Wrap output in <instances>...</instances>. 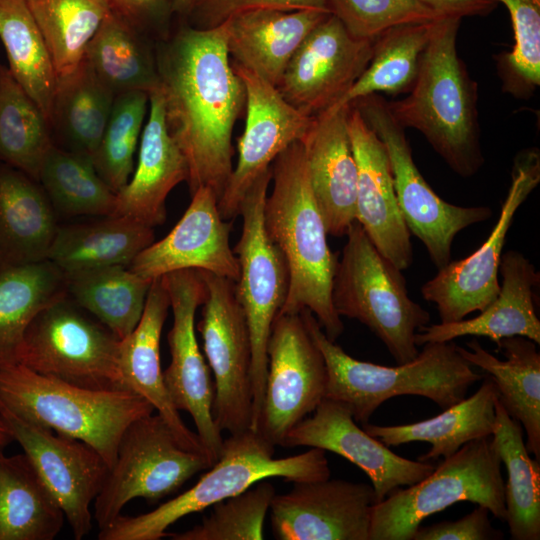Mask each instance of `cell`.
Listing matches in <instances>:
<instances>
[{
	"instance_id": "6da1fadb",
	"label": "cell",
	"mask_w": 540,
	"mask_h": 540,
	"mask_svg": "<svg viewBox=\"0 0 540 540\" xmlns=\"http://www.w3.org/2000/svg\"><path fill=\"white\" fill-rule=\"evenodd\" d=\"M155 55L166 125L187 162L190 194L209 187L220 199L233 171V128L245 108L225 23L184 27Z\"/></svg>"
},
{
	"instance_id": "7a4b0ae2",
	"label": "cell",
	"mask_w": 540,
	"mask_h": 540,
	"mask_svg": "<svg viewBox=\"0 0 540 540\" xmlns=\"http://www.w3.org/2000/svg\"><path fill=\"white\" fill-rule=\"evenodd\" d=\"M271 193L264 205V224L283 253L289 288L279 314L310 310L326 336L336 342L344 324L332 303V284L339 254L333 253L317 206L301 141L271 164Z\"/></svg>"
},
{
	"instance_id": "3957f363",
	"label": "cell",
	"mask_w": 540,
	"mask_h": 540,
	"mask_svg": "<svg viewBox=\"0 0 540 540\" xmlns=\"http://www.w3.org/2000/svg\"><path fill=\"white\" fill-rule=\"evenodd\" d=\"M461 19L434 22L408 95L388 101L395 120L418 130L461 177H471L484 163L477 111V83L457 53Z\"/></svg>"
},
{
	"instance_id": "277c9868",
	"label": "cell",
	"mask_w": 540,
	"mask_h": 540,
	"mask_svg": "<svg viewBox=\"0 0 540 540\" xmlns=\"http://www.w3.org/2000/svg\"><path fill=\"white\" fill-rule=\"evenodd\" d=\"M300 313L325 360V398L346 405L361 424L382 403L399 395L422 396L446 409L464 399L469 388L483 379L453 341L426 343L413 360L383 366L351 357L326 336L310 310Z\"/></svg>"
},
{
	"instance_id": "5b68a950",
	"label": "cell",
	"mask_w": 540,
	"mask_h": 540,
	"mask_svg": "<svg viewBox=\"0 0 540 540\" xmlns=\"http://www.w3.org/2000/svg\"><path fill=\"white\" fill-rule=\"evenodd\" d=\"M275 445L258 431L248 429L224 439L217 461L198 482L156 509L138 515H118L100 529L99 540H159L179 519L238 495L259 481L278 477L289 482L330 478L325 450L274 458Z\"/></svg>"
},
{
	"instance_id": "8992f818",
	"label": "cell",
	"mask_w": 540,
	"mask_h": 540,
	"mask_svg": "<svg viewBox=\"0 0 540 540\" xmlns=\"http://www.w3.org/2000/svg\"><path fill=\"white\" fill-rule=\"evenodd\" d=\"M0 399L20 417L93 447L111 469L125 429L154 407L131 390H92L18 363L0 369Z\"/></svg>"
},
{
	"instance_id": "52a82bcc",
	"label": "cell",
	"mask_w": 540,
	"mask_h": 540,
	"mask_svg": "<svg viewBox=\"0 0 540 540\" xmlns=\"http://www.w3.org/2000/svg\"><path fill=\"white\" fill-rule=\"evenodd\" d=\"M338 258L332 303L341 317L367 326L397 364L419 353L415 334L430 314L408 294L402 271L385 258L358 221H354Z\"/></svg>"
},
{
	"instance_id": "ba28073f",
	"label": "cell",
	"mask_w": 540,
	"mask_h": 540,
	"mask_svg": "<svg viewBox=\"0 0 540 540\" xmlns=\"http://www.w3.org/2000/svg\"><path fill=\"white\" fill-rule=\"evenodd\" d=\"M501 464L492 436L464 444L427 477L373 505L369 540H412L424 519L461 501L485 506L505 522Z\"/></svg>"
},
{
	"instance_id": "9c48e42d",
	"label": "cell",
	"mask_w": 540,
	"mask_h": 540,
	"mask_svg": "<svg viewBox=\"0 0 540 540\" xmlns=\"http://www.w3.org/2000/svg\"><path fill=\"white\" fill-rule=\"evenodd\" d=\"M121 339L67 296L28 325L19 363L46 376L92 390H129L119 366Z\"/></svg>"
},
{
	"instance_id": "30bf717a",
	"label": "cell",
	"mask_w": 540,
	"mask_h": 540,
	"mask_svg": "<svg viewBox=\"0 0 540 540\" xmlns=\"http://www.w3.org/2000/svg\"><path fill=\"white\" fill-rule=\"evenodd\" d=\"M271 166L250 186L240 206L243 225L233 251L239 263L236 297L244 311L252 349L251 429L257 430L267 377V344L274 319L288 294L289 271L279 247L264 224V205Z\"/></svg>"
},
{
	"instance_id": "8fae6325",
	"label": "cell",
	"mask_w": 540,
	"mask_h": 540,
	"mask_svg": "<svg viewBox=\"0 0 540 540\" xmlns=\"http://www.w3.org/2000/svg\"><path fill=\"white\" fill-rule=\"evenodd\" d=\"M212 465L208 456L182 447L161 415L134 420L123 432L116 461L94 500L99 529L120 515L130 500L156 502Z\"/></svg>"
},
{
	"instance_id": "7c38bea8",
	"label": "cell",
	"mask_w": 540,
	"mask_h": 540,
	"mask_svg": "<svg viewBox=\"0 0 540 540\" xmlns=\"http://www.w3.org/2000/svg\"><path fill=\"white\" fill-rule=\"evenodd\" d=\"M384 143L393 176L394 190L404 222L426 247L438 268L451 261L455 236L465 228L492 216L487 206H458L439 197L413 161L405 128L393 117L388 101L371 94L350 103Z\"/></svg>"
},
{
	"instance_id": "4fadbf2b",
	"label": "cell",
	"mask_w": 540,
	"mask_h": 540,
	"mask_svg": "<svg viewBox=\"0 0 540 540\" xmlns=\"http://www.w3.org/2000/svg\"><path fill=\"white\" fill-rule=\"evenodd\" d=\"M206 284L202 317L197 324L203 350L214 375V421L222 431L236 434L251 429L252 349L246 317L235 281L201 271Z\"/></svg>"
},
{
	"instance_id": "5bb4252c",
	"label": "cell",
	"mask_w": 540,
	"mask_h": 540,
	"mask_svg": "<svg viewBox=\"0 0 540 540\" xmlns=\"http://www.w3.org/2000/svg\"><path fill=\"white\" fill-rule=\"evenodd\" d=\"M540 182L537 148L519 152L513 161L511 185L497 223L485 242L464 259L450 261L421 287L422 297L436 305L441 323L465 319L482 311L498 295V272L514 216Z\"/></svg>"
},
{
	"instance_id": "9a60e30c",
	"label": "cell",
	"mask_w": 540,
	"mask_h": 540,
	"mask_svg": "<svg viewBox=\"0 0 540 540\" xmlns=\"http://www.w3.org/2000/svg\"><path fill=\"white\" fill-rule=\"evenodd\" d=\"M327 369L301 313L278 314L267 344V377L257 430L273 445L325 398Z\"/></svg>"
},
{
	"instance_id": "2e32d148",
	"label": "cell",
	"mask_w": 540,
	"mask_h": 540,
	"mask_svg": "<svg viewBox=\"0 0 540 540\" xmlns=\"http://www.w3.org/2000/svg\"><path fill=\"white\" fill-rule=\"evenodd\" d=\"M161 280L173 312L168 332L171 362L163 371L164 384L176 409L191 415L196 433L215 463L224 439L213 418L214 385L195 334V314L205 300L206 284L195 269L174 271Z\"/></svg>"
},
{
	"instance_id": "e0dca14e",
	"label": "cell",
	"mask_w": 540,
	"mask_h": 540,
	"mask_svg": "<svg viewBox=\"0 0 540 540\" xmlns=\"http://www.w3.org/2000/svg\"><path fill=\"white\" fill-rule=\"evenodd\" d=\"M0 418L55 497L74 538L87 536L90 505L109 473L107 462L87 443L20 417L1 399Z\"/></svg>"
},
{
	"instance_id": "ac0fdd59",
	"label": "cell",
	"mask_w": 540,
	"mask_h": 540,
	"mask_svg": "<svg viewBox=\"0 0 540 540\" xmlns=\"http://www.w3.org/2000/svg\"><path fill=\"white\" fill-rule=\"evenodd\" d=\"M231 62L244 85L246 122L237 143V164L218 201L225 220L239 215L250 186L280 153L304 138L315 117L292 106L276 86L232 59Z\"/></svg>"
},
{
	"instance_id": "d6986e66",
	"label": "cell",
	"mask_w": 540,
	"mask_h": 540,
	"mask_svg": "<svg viewBox=\"0 0 540 540\" xmlns=\"http://www.w3.org/2000/svg\"><path fill=\"white\" fill-rule=\"evenodd\" d=\"M375 40L352 36L331 13L304 39L277 88L308 116L337 104L368 66Z\"/></svg>"
},
{
	"instance_id": "ffe728a7",
	"label": "cell",
	"mask_w": 540,
	"mask_h": 540,
	"mask_svg": "<svg viewBox=\"0 0 540 540\" xmlns=\"http://www.w3.org/2000/svg\"><path fill=\"white\" fill-rule=\"evenodd\" d=\"M372 485L343 479L294 482L270 505L278 540H369Z\"/></svg>"
},
{
	"instance_id": "44dd1931",
	"label": "cell",
	"mask_w": 540,
	"mask_h": 540,
	"mask_svg": "<svg viewBox=\"0 0 540 540\" xmlns=\"http://www.w3.org/2000/svg\"><path fill=\"white\" fill-rule=\"evenodd\" d=\"M281 446L320 448L347 459L369 477L376 503L398 487L421 481L435 469L430 463L394 453L360 428L346 405L328 398L288 432Z\"/></svg>"
},
{
	"instance_id": "7402d4cb",
	"label": "cell",
	"mask_w": 540,
	"mask_h": 540,
	"mask_svg": "<svg viewBox=\"0 0 540 540\" xmlns=\"http://www.w3.org/2000/svg\"><path fill=\"white\" fill-rule=\"evenodd\" d=\"M218 197L200 187L174 228L142 250L128 268L153 281L168 273L195 269L237 281L239 263L230 248L231 223L222 218Z\"/></svg>"
},
{
	"instance_id": "603a6c76",
	"label": "cell",
	"mask_w": 540,
	"mask_h": 540,
	"mask_svg": "<svg viewBox=\"0 0 540 540\" xmlns=\"http://www.w3.org/2000/svg\"><path fill=\"white\" fill-rule=\"evenodd\" d=\"M347 127L357 166L356 221L385 258L406 270L413 261L411 234L398 206L386 147L351 104Z\"/></svg>"
},
{
	"instance_id": "cb8c5ba5",
	"label": "cell",
	"mask_w": 540,
	"mask_h": 540,
	"mask_svg": "<svg viewBox=\"0 0 540 540\" xmlns=\"http://www.w3.org/2000/svg\"><path fill=\"white\" fill-rule=\"evenodd\" d=\"M350 104L314 117L301 140L312 191L327 233L346 236L356 220L357 166L348 133Z\"/></svg>"
},
{
	"instance_id": "d4e9b609",
	"label": "cell",
	"mask_w": 540,
	"mask_h": 540,
	"mask_svg": "<svg viewBox=\"0 0 540 540\" xmlns=\"http://www.w3.org/2000/svg\"><path fill=\"white\" fill-rule=\"evenodd\" d=\"M499 271L500 291L480 315L422 326L415 334L416 345L453 341L463 336L486 337L495 344L506 337L523 336L540 344V321L534 301L539 272L528 258L515 250L502 254Z\"/></svg>"
},
{
	"instance_id": "484cf974",
	"label": "cell",
	"mask_w": 540,
	"mask_h": 540,
	"mask_svg": "<svg viewBox=\"0 0 540 540\" xmlns=\"http://www.w3.org/2000/svg\"><path fill=\"white\" fill-rule=\"evenodd\" d=\"M185 157L170 135L160 88L149 94V116L140 137L136 168L116 193L115 215H126L154 228L166 219V198L187 181Z\"/></svg>"
},
{
	"instance_id": "4316f807",
	"label": "cell",
	"mask_w": 540,
	"mask_h": 540,
	"mask_svg": "<svg viewBox=\"0 0 540 540\" xmlns=\"http://www.w3.org/2000/svg\"><path fill=\"white\" fill-rule=\"evenodd\" d=\"M169 308V296L161 277L154 279L139 323L120 343L122 378L129 390L150 402L165 419L182 447L208 456L214 464L197 433L192 432L181 419L164 384L160 338Z\"/></svg>"
},
{
	"instance_id": "83f0119b",
	"label": "cell",
	"mask_w": 540,
	"mask_h": 540,
	"mask_svg": "<svg viewBox=\"0 0 540 540\" xmlns=\"http://www.w3.org/2000/svg\"><path fill=\"white\" fill-rule=\"evenodd\" d=\"M330 13L318 10H249L227 19L232 61L278 86L306 36Z\"/></svg>"
},
{
	"instance_id": "f1b7e54d",
	"label": "cell",
	"mask_w": 540,
	"mask_h": 540,
	"mask_svg": "<svg viewBox=\"0 0 540 540\" xmlns=\"http://www.w3.org/2000/svg\"><path fill=\"white\" fill-rule=\"evenodd\" d=\"M58 226L40 183L0 162V271L46 260Z\"/></svg>"
},
{
	"instance_id": "f546056e",
	"label": "cell",
	"mask_w": 540,
	"mask_h": 540,
	"mask_svg": "<svg viewBox=\"0 0 540 540\" xmlns=\"http://www.w3.org/2000/svg\"><path fill=\"white\" fill-rule=\"evenodd\" d=\"M499 359L472 339L468 349L457 346L461 356L473 367L490 376L496 386L498 399L508 414L524 428L529 453L540 461V354L536 343L523 336L501 339Z\"/></svg>"
},
{
	"instance_id": "4dcf8cb0",
	"label": "cell",
	"mask_w": 540,
	"mask_h": 540,
	"mask_svg": "<svg viewBox=\"0 0 540 540\" xmlns=\"http://www.w3.org/2000/svg\"><path fill=\"white\" fill-rule=\"evenodd\" d=\"M497 398L496 386L487 375L472 396L443 409L437 416L419 422L389 426L367 422L362 424V428L388 447L416 441L427 442L431 448L420 455L418 460H437L451 456L472 440L492 436Z\"/></svg>"
},
{
	"instance_id": "1f68e13d",
	"label": "cell",
	"mask_w": 540,
	"mask_h": 540,
	"mask_svg": "<svg viewBox=\"0 0 540 540\" xmlns=\"http://www.w3.org/2000/svg\"><path fill=\"white\" fill-rule=\"evenodd\" d=\"M154 242L153 228L126 215L58 226L47 259L64 273L108 267H128Z\"/></svg>"
},
{
	"instance_id": "d6a6232c",
	"label": "cell",
	"mask_w": 540,
	"mask_h": 540,
	"mask_svg": "<svg viewBox=\"0 0 540 540\" xmlns=\"http://www.w3.org/2000/svg\"><path fill=\"white\" fill-rule=\"evenodd\" d=\"M0 446V540H53L64 512L24 454Z\"/></svg>"
},
{
	"instance_id": "836d02e7",
	"label": "cell",
	"mask_w": 540,
	"mask_h": 540,
	"mask_svg": "<svg viewBox=\"0 0 540 540\" xmlns=\"http://www.w3.org/2000/svg\"><path fill=\"white\" fill-rule=\"evenodd\" d=\"M82 61L115 96L160 88L156 55L142 33L111 11L88 42Z\"/></svg>"
},
{
	"instance_id": "e575fe53",
	"label": "cell",
	"mask_w": 540,
	"mask_h": 540,
	"mask_svg": "<svg viewBox=\"0 0 540 540\" xmlns=\"http://www.w3.org/2000/svg\"><path fill=\"white\" fill-rule=\"evenodd\" d=\"M65 296V273L48 259L0 271V369L19 363L30 322Z\"/></svg>"
},
{
	"instance_id": "d590c367",
	"label": "cell",
	"mask_w": 540,
	"mask_h": 540,
	"mask_svg": "<svg viewBox=\"0 0 540 540\" xmlns=\"http://www.w3.org/2000/svg\"><path fill=\"white\" fill-rule=\"evenodd\" d=\"M115 97L83 61L72 74L58 79L50 125L61 148L94 163Z\"/></svg>"
},
{
	"instance_id": "8d00e7d4",
	"label": "cell",
	"mask_w": 540,
	"mask_h": 540,
	"mask_svg": "<svg viewBox=\"0 0 540 540\" xmlns=\"http://www.w3.org/2000/svg\"><path fill=\"white\" fill-rule=\"evenodd\" d=\"M492 439L507 470L504 486L506 521L513 540L540 539V462L531 458L523 427L499 399Z\"/></svg>"
},
{
	"instance_id": "74e56055",
	"label": "cell",
	"mask_w": 540,
	"mask_h": 540,
	"mask_svg": "<svg viewBox=\"0 0 540 540\" xmlns=\"http://www.w3.org/2000/svg\"><path fill=\"white\" fill-rule=\"evenodd\" d=\"M67 295L121 340L139 323L152 281L125 266L65 273Z\"/></svg>"
},
{
	"instance_id": "f35d334b",
	"label": "cell",
	"mask_w": 540,
	"mask_h": 540,
	"mask_svg": "<svg viewBox=\"0 0 540 540\" xmlns=\"http://www.w3.org/2000/svg\"><path fill=\"white\" fill-rule=\"evenodd\" d=\"M0 39L10 73L50 124L58 78L25 0H0Z\"/></svg>"
},
{
	"instance_id": "ab89813d",
	"label": "cell",
	"mask_w": 540,
	"mask_h": 540,
	"mask_svg": "<svg viewBox=\"0 0 540 540\" xmlns=\"http://www.w3.org/2000/svg\"><path fill=\"white\" fill-rule=\"evenodd\" d=\"M43 112L0 65V162L38 181L46 155L55 144Z\"/></svg>"
},
{
	"instance_id": "60d3db41",
	"label": "cell",
	"mask_w": 540,
	"mask_h": 540,
	"mask_svg": "<svg viewBox=\"0 0 540 540\" xmlns=\"http://www.w3.org/2000/svg\"><path fill=\"white\" fill-rule=\"evenodd\" d=\"M434 22L398 25L379 35L368 66L335 105L350 104L371 94L408 93L417 77Z\"/></svg>"
},
{
	"instance_id": "b9f144b4",
	"label": "cell",
	"mask_w": 540,
	"mask_h": 540,
	"mask_svg": "<svg viewBox=\"0 0 540 540\" xmlns=\"http://www.w3.org/2000/svg\"><path fill=\"white\" fill-rule=\"evenodd\" d=\"M48 48L57 78L72 74L110 10L104 0H25Z\"/></svg>"
},
{
	"instance_id": "7bdbcfd3",
	"label": "cell",
	"mask_w": 540,
	"mask_h": 540,
	"mask_svg": "<svg viewBox=\"0 0 540 540\" xmlns=\"http://www.w3.org/2000/svg\"><path fill=\"white\" fill-rule=\"evenodd\" d=\"M38 182L55 212L64 216L115 215L116 193L86 157L54 144L44 159Z\"/></svg>"
},
{
	"instance_id": "ee69618b",
	"label": "cell",
	"mask_w": 540,
	"mask_h": 540,
	"mask_svg": "<svg viewBox=\"0 0 540 540\" xmlns=\"http://www.w3.org/2000/svg\"><path fill=\"white\" fill-rule=\"evenodd\" d=\"M149 95L143 91L118 94L94 157L99 176L117 193L128 181L142 134Z\"/></svg>"
},
{
	"instance_id": "f6af8a7d",
	"label": "cell",
	"mask_w": 540,
	"mask_h": 540,
	"mask_svg": "<svg viewBox=\"0 0 540 540\" xmlns=\"http://www.w3.org/2000/svg\"><path fill=\"white\" fill-rule=\"evenodd\" d=\"M262 480L244 492L212 505L199 525L181 533H167L173 540H261L264 521L275 488Z\"/></svg>"
},
{
	"instance_id": "bcb514c9",
	"label": "cell",
	"mask_w": 540,
	"mask_h": 540,
	"mask_svg": "<svg viewBox=\"0 0 540 540\" xmlns=\"http://www.w3.org/2000/svg\"><path fill=\"white\" fill-rule=\"evenodd\" d=\"M507 8L514 45L497 56L503 90L527 98L540 85V0H495Z\"/></svg>"
},
{
	"instance_id": "7dc6e473",
	"label": "cell",
	"mask_w": 540,
	"mask_h": 540,
	"mask_svg": "<svg viewBox=\"0 0 540 540\" xmlns=\"http://www.w3.org/2000/svg\"><path fill=\"white\" fill-rule=\"evenodd\" d=\"M329 12L359 39L376 40L403 24L436 21L443 16L417 0H326Z\"/></svg>"
},
{
	"instance_id": "c3c4849f",
	"label": "cell",
	"mask_w": 540,
	"mask_h": 540,
	"mask_svg": "<svg viewBox=\"0 0 540 540\" xmlns=\"http://www.w3.org/2000/svg\"><path fill=\"white\" fill-rule=\"evenodd\" d=\"M255 9L318 10L330 13L326 0H202L195 14L197 28H211L239 13Z\"/></svg>"
},
{
	"instance_id": "681fc988",
	"label": "cell",
	"mask_w": 540,
	"mask_h": 540,
	"mask_svg": "<svg viewBox=\"0 0 540 540\" xmlns=\"http://www.w3.org/2000/svg\"><path fill=\"white\" fill-rule=\"evenodd\" d=\"M489 513L488 508L478 505L458 520L419 527L412 540H501L504 535L493 527Z\"/></svg>"
},
{
	"instance_id": "f907efd6",
	"label": "cell",
	"mask_w": 540,
	"mask_h": 540,
	"mask_svg": "<svg viewBox=\"0 0 540 540\" xmlns=\"http://www.w3.org/2000/svg\"><path fill=\"white\" fill-rule=\"evenodd\" d=\"M109 10L140 33L159 31L171 12L167 0H104Z\"/></svg>"
},
{
	"instance_id": "816d5d0a",
	"label": "cell",
	"mask_w": 540,
	"mask_h": 540,
	"mask_svg": "<svg viewBox=\"0 0 540 540\" xmlns=\"http://www.w3.org/2000/svg\"><path fill=\"white\" fill-rule=\"evenodd\" d=\"M443 17L462 19L469 16H485L496 7L495 0H417Z\"/></svg>"
},
{
	"instance_id": "f5cc1de1",
	"label": "cell",
	"mask_w": 540,
	"mask_h": 540,
	"mask_svg": "<svg viewBox=\"0 0 540 540\" xmlns=\"http://www.w3.org/2000/svg\"><path fill=\"white\" fill-rule=\"evenodd\" d=\"M171 12L180 15H190L198 7L202 0H167Z\"/></svg>"
},
{
	"instance_id": "db71d44e",
	"label": "cell",
	"mask_w": 540,
	"mask_h": 540,
	"mask_svg": "<svg viewBox=\"0 0 540 540\" xmlns=\"http://www.w3.org/2000/svg\"><path fill=\"white\" fill-rule=\"evenodd\" d=\"M13 441V438L0 418V446L6 447L10 442Z\"/></svg>"
}]
</instances>
